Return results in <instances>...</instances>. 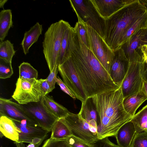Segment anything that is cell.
Masks as SVG:
<instances>
[{"label":"cell","mask_w":147,"mask_h":147,"mask_svg":"<svg viewBox=\"0 0 147 147\" xmlns=\"http://www.w3.org/2000/svg\"><path fill=\"white\" fill-rule=\"evenodd\" d=\"M74 30V28L70 26L65 32L58 58V66L62 64L71 56V41Z\"/></svg>","instance_id":"cell-23"},{"label":"cell","mask_w":147,"mask_h":147,"mask_svg":"<svg viewBox=\"0 0 147 147\" xmlns=\"http://www.w3.org/2000/svg\"><path fill=\"white\" fill-rule=\"evenodd\" d=\"M70 48L72 61L87 98L120 88L113 82L108 71L74 30Z\"/></svg>","instance_id":"cell-1"},{"label":"cell","mask_w":147,"mask_h":147,"mask_svg":"<svg viewBox=\"0 0 147 147\" xmlns=\"http://www.w3.org/2000/svg\"><path fill=\"white\" fill-rule=\"evenodd\" d=\"M131 147H147V131L136 133Z\"/></svg>","instance_id":"cell-30"},{"label":"cell","mask_w":147,"mask_h":147,"mask_svg":"<svg viewBox=\"0 0 147 147\" xmlns=\"http://www.w3.org/2000/svg\"><path fill=\"white\" fill-rule=\"evenodd\" d=\"M0 147H3V146H1Z\"/></svg>","instance_id":"cell-48"},{"label":"cell","mask_w":147,"mask_h":147,"mask_svg":"<svg viewBox=\"0 0 147 147\" xmlns=\"http://www.w3.org/2000/svg\"><path fill=\"white\" fill-rule=\"evenodd\" d=\"M131 121L135 125L137 132L140 131L142 125L147 122V105L132 117Z\"/></svg>","instance_id":"cell-28"},{"label":"cell","mask_w":147,"mask_h":147,"mask_svg":"<svg viewBox=\"0 0 147 147\" xmlns=\"http://www.w3.org/2000/svg\"><path fill=\"white\" fill-rule=\"evenodd\" d=\"M146 100L147 97L142 88L138 93L124 98L123 103L124 109L133 117L138 107Z\"/></svg>","instance_id":"cell-20"},{"label":"cell","mask_w":147,"mask_h":147,"mask_svg":"<svg viewBox=\"0 0 147 147\" xmlns=\"http://www.w3.org/2000/svg\"><path fill=\"white\" fill-rule=\"evenodd\" d=\"M92 147H120L111 142L108 137L98 139L93 144Z\"/></svg>","instance_id":"cell-34"},{"label":"cell","mask_w":147,"mask_h":147,"mask_svg":"<svg viewBox=\"0 0 147 147\" xmlns=\"http://www.w3.org/2000/svg\"><path fill=\"white\" fill-rule=\"evenodd\" d=\"M143 89L147 97V82L143 81Z\"/></svg>","instance_id":"cell-42"},{"label":"cell","mask_w":147,"mask_h":147,"mask_svg":"<svg viewBox=\"0 0 147 147\" xmlns=\"http://www.w3.org/2000/svg\"><path fill=\"white\" fill-rule=\"evenodd\" d=\"M147 45V28L138 31L120 47L130 63L142 62V47Z\"/></svg>","instance_id":"cell-11"},{"label":"cell","mask_w":147,"mask_h":147,"mask_svg":"<svg viewBox=\"0 0 147 147\" xmlns=\"http://www.w3.org/2000/svg\"><path fill=\"white\" fill-rule=\"evenodd\" d=\"M74 28L84 45L90 50L87 33L84 22L81 20H78Z\"/></svg>","instance_id":"cell-29"},{"label":"cell","mask_w":147,"mask_h":147,"mask_svg":"<svg viewBox=\"0 0 147 147\" xmlns=\"http://www.w3.org/2000/svg\"><path fill=\"white\" fill-rule=\"evenodd\" d=\"M137 133L136 127L131 121L123 125L119 129L115 137L120 147H131Z\"/></svg>","instance_id":"cell-17"},{"label":"cell","mask_w":147,"mask_h":147,"mask_svg":"<svg viewBox=\"0 0 147 147\" xmlns=\"http://www.w3.org/2000/svg\"><path fill=\"white\" fill-rule=\"evenodd\" d=\"M70 26L68 22L61 20L52 24L45 33L43 51L50 72L58 66V58L63 36Z\"/></svg>","instance_id":"cell-4"},{"label":"cell","mask_w":147,"mask_h":147,"mask_svg":"<svg viewBox=\"0 0 147 147\" xmlns=\"http://www.w3.org/2000/svg\"><path fill=\"white\" fill-rule=\"evenodd\" d=\"M16 52L13 44L10 40H7L0 42V59L6 62L11 63L12 58Z\"/></svg>","instance_id":"cell-26"},{"label":"cell","mask_w":147,"mask_h":147,"mask_svg":"<svg viewBox=\"0 0 147 147\" xmlns=\"http://www.w3.org/2000/svg\"><path fill=\"white\" fill-rule=\"evenodd\" d=\"M58 69L65 84L82 103L84 102L87 98L71 57L58 65Z\"/></svg>","instance_id":"cell-9"},{"label":"cell","mask_w":147,"mask_h":147,"mask_svg":"<svg viewBox=\"0 0 147 147\" xmlns=\"http://www.w3.org/2000/svg\"><path fill=\"white\" fill-rule=\"evenodd\" d=\"M140 2L146 7L147 9V0H140Z\"/></svg>","instance_id":"cell-45"},{"label":"cell","mask_w":147,"mask_h":147,"mask_svg":"<svg viewBox=\"0 0 147 147\" xmlns=\"http://www.w3.org/2000/svg\"><path fill=\"white\" fill-rule=\"evenodd\" d=\"M109 74L113 82L120 87L129 67L130 62L120 48L113 51Z\"/></svg>","instance_id":"cell-14"},{"label":"cell","mask_w":147,"mask_h":147,"mask_svg":"<svg viewBox=\"0 0 147 147\" xmlns=\"http://www.w3.org/2000/svg\"><path fill=\"white\" fill-rule=\"evenodd\" d=\"M142 54V59L145 58L147 59V45H145L142 46L141 49Z\"/></svg>","instance_id":"cell-40"},{"label":"cell","mask_w":147,"mask_h":147,"mask_svg":"<svg viewBox=\"0 0 147 147\" xmlns=\"http://www.w3.org/2000/svg\"><path fill=\"white\" fill-rule=\"evenodd\" d=\"M78 114L90 124L97 129L98 116L92 97L87 98L84 102H82L81 109Z\"/></svg>","instance_id":"cell-18"},{"label":"cell","mask_w":147,"mask_h":147,"mask_svg":"<svg viewBox=\"0 0 147 147\" xmlns=\"http://www.w3.org/2000/svg\"><path fill=\"white\" fill-rule=\"evenodd\" d=\"M13 26L11 11L4 9L0 12V40L3 41L7 36L8 31Z\"/></svg>","instance_id":"cell-24"},{"label":"cell","mask_w":147,"mask_h":147,"mask_svg":"<svg viewBox=\"0 0 147 147\" xmlns=\"http://www.w3.org/2000/svg\"><path fill=\"white\" fill-rule=\"evenodd\" d=\"M56 81V83L59 86L63 92L70 96L74 100H75L77 98L76 96L58 76H57Z\"/></svg>","instance_id":"cell-37"},{"label":"cell","mask_w":147,"mask_h":147,"mask_svg":"<svg viewBox=\"0 0 147 147\" xmlns=\"http://www.w3.org/2000/svg\"><path fill=\"white\" fill-rule=\"evenodd\" d=\"M28 115L39 126L49 132L58 119L48 112L40 101L22 105Z\"/></svg>","instance_id":"cell-12"},{"label":"cell","mask_w":147,"mask_h":147,"mask_svg":"<svg viewBox=\"0 0 147 147\" xmlns=\"http://www.w3.org/2000/svg\"><path fill=\"white\" fill-rule=\"evenodd\" d=\"M18 67L19 78L37 79L38 71L30 63L24 62L20 64Z\"/></svg>","instance_id":"cell-27"},{"label":"cell","mask_w":147,"mask_h":147,"mask_svg":"<svg viewBox=\"0 0 147 147\" xmlns=\"http://www.w3.org/2000/svg\"><path fill=\"white\" fill-rule=\"evenodd\" d=\"M58 71V66L55 67L53 71L50 73L46 78L51 91L55 88V84Z\"/></svg>","instance_id":"cell-35"},{"label":"cell","mask_w":147,"mask_h":147,"mask_svg":"<svg viewBox=\"0 0 147 147\" xmlns=\"http://www.w3.org/2000/svg\"><path fill=\"white\" fill-rule=\"evenodd\" d=\"M143 60L142 63L141 74L143 80L147 82V59L143 58Z\"/></svg>","instance_id":"cell-38"},{"label":"cell","mask_w":147,"mask_h":147,"mask_svg":"<svg viewBox=\"0 0 147 147\" xmlns=\"http://www.w3.org/2000/svg\"><path fill=\"white\" fill-rule=\"evenodd\" d=\"M42 30V25L37 22L28 31L25 32L21 45L25 55L29 53L31 47L37 41Z\"/></svg>","instance_id":"cell-22"},{"label":"cell","mask_w":147,"mask_h":147,"mask_svg":"<svg viewBox=\"0 0 147 147\" xmlns=\"http://www.w3.org/2000/svg\"><path fill=\"white\" fill-rule=\"evenodd\" d=\"M131 0H91L98 13L105 20Z\"/></svg>","instance_id":"cell-15"},{"label":"cell","mask_w":147,"mask_h":147,"mask_svg":"<svg viewBox=\"0 0 147 147\" xmlns=\"http://www.w3.org/2000/svg\"><path fill=\"white\" fill-rule=\"evenodd\" d=\"M15 143L16 144L17 147H25V146L23 142H18Z\"/></svg>","instance_id":"cell-44"},{"label":"cell","mask_w":147,"mask_h":147,"mask_svg":"<svg viewBox=\"0 0 147 147\" xmlns=\"http://www.w3.org/2000/svg\"><path fill=\"white\" fill-rule=\"evenodd\" d=\"M71 147H92V145L87 144L72 135L64 139Z\"/></svg>","instance_id":"cell-33"},{"label":"cell","mask_w":147,"mask_h":147,"mask_svg":"<svg viewBox=\"0 0 147 147\" xmlns=\"http://www.w3.org/2000/svg\"><path fill=\"white\" fill-rule=\"evenodd\" d=\"M35 145L32 143H30L27 146V147H35Z\"/></svg>","instance_id":"cell-46"},{"label":"cell","mask_w":147,"mask_h":147,"mask_svg":"<svg viewBox=\"0 0 147 147\" xmlns=\"http://www.w3.org/2000/svg\"><path fill=\"white\" fill-rule=\"evenodd\" d=\"M14 121L21 131L19 133L18 142L30 144L34 138H42L48 136L49 132L40 126H32L28 124H23L17 121Z\"/></svg>","instance_id":"cell-16"},{"label":"cell","mask_w":147,"mask_h":147,"mask_svg":"<svg viewBox=\"0 0 147 147\" xmlns=\"http://www.w3.org/2000/svg\"><path fill=\"white\" fill-rule=\"evenodd\" d=\"M13 73L11 63L6 62L0 59V78L6 79L9 78Z\"/></svg>","instance_id":"cell-31"},{"label":"cell","mask_w":147,"mask_h":147,"mask_svg":"<svg viewBox=\"0 0 147 147\" xmlns=\"http://www.w3.org/2000/svg\"><path fill=\"white\" fill-rule=\"evenodd\" d=\"M42 147H71L65 140H54L50 138L46 140Z\"/></svg>","instance_id":"cell-32"},{"label":"cell","mask_w":147,"mask_h":147,"mask_svg":"<svg viewBox=\"0 0 147 147\" xmlns=\"http://www.w3.org/2000/svg\"><path fill=\"white\" fill-rule=\"evenodd\" d=\"M47 137H45L42 138H34L32 140V143L35 145V147H38L43 141L47 138Z\"/></svg>","instance_id":"cell-39"},{"label":"cell","mask_w":147,"mask_h":147,"mask_svg":"<svg viewBox=\"0 0 147 147\" xmlns=\"http://www.w3.org/2000/svg\"><path fill=\"white\" fill-rule=\"evenodd\" d=\"M142 63L139 62L130 63L120 86L124 98L135 94L142 89L143 80L141 72Z\"/></svg>","instance_id":"cell-10"},{"label":"cell","mask_w":147,"mask_h":147,"mask_svg":"<svg viewBox=\"0 0 147 147\" xmlns=\"http://www.w3.org/2000/svg\"><path fill=\"white\" fill-rule=\"evenodd\" d=\"M92 97L98 116V139L115 137L119 128L132 117L124 109L121 87Z\"/></svg>","instance_id":"cell-2"},{"label":"cell","mask_w":147,"mask_h":147,"mask_svg":"<svg viewBox=\"0 0 147 147\" xmlns=\"http://www.w3.org/2000/svg\"><path fill=\"white\" fill-rule=\"evenodd\" d=\"M7 0H0V7L1 8H3V6L6 3Z\"/></svg>","instance_id":"cell-43"},{"label":"cell","mask_w":147,"mask_h":147,"mask_svg":"<svg viewBox=\"0 0 147 147\" xmlns=\"http://www.w3.org/2000/svg\"><path fill=\"white\" fill-rule=\"evenodd\" d=\"M61 119L72 135L86 143L92 145L98 139L97 128L90 124L78 114L69 111L66 117Z\"/></svg>","instance_id":"cell-6"},{"label":"cell","mask_w":147,"mask_h":147,"mask_svg":"<svg viewBox=\"0 0 147 147\" xmlns=\"http://www.w3.org/2000/svg\"><path fill=\"white\" fill-rule=\"evenodd\" d=\"M12 97L19 104L21 105L40 101L42 96L38 80L18 78Z\"/></svg>","instance_id":"cell-8"},{"label":"cell","mask_w":147,"mask_h":147,"mask_svg":"<svg viewBox=\"0 0 147 147\" xmlns=\"http://www.w3.org/2000/svg\"><path fill=\"white\" fill-rule=\"evenodd\" d=\"M0 131L4 136L13 141L14 143L18 142L21 131L11 119L5 116H0Z\"/></svg>","instance_id":"cell-21"},{"label":"cell","mask_w":147,"mask_h":147,"mask_svg":"<svg viewBox=\"0 0 147 147\" xmlns=\"http://www.w3.org/2000/svg\"><path fill=\"white\" fill-rule=\"evenodd\" d=\"M0 116H6L19 122L26 120L30 125L38 126L28 115L22 105L15 102L11 99L0 97Z\"/></svg>","instance_id":"cell-13"},{"label":"cell","mask_w":147,"mask_h":147,"mask_svg":"<svg viewBox=\"0 0 147 147\" xmlns=\"http://www.w3.org/2000/svg\"><path fill=\"white\" fill-rule=\"evenodd\" d=\"M4 136L3 134L0 131V137L1 138L2 137Z\"/></svg>","instance_id":"cell-47"},{"label":"cell","mask_w":147,"mask_h":147,"mask_svg":"<svg viewBox=\"0 0 147 147\" xmlns=\"http://www.w3.org/2000/svg\"><path fill=\"white\" fill-rule=\"evenodd\" d=\"M84 23L87 31L90 50L109 73L111 63L114 55L113 51L93 28Z\"/></svg>","instance_id":"cell-7"},{"label":"cell","mask_w":147,"mask_h":147,"mask_svg":"<svg viewBox=\"0 0 147 147\" xmlns=\"http://www.w3.org/2000/svg\"><path fill=\"white\" fill-rule=\"evenodd\" d=\"M38 81L42 97L46 96L51 92L46 79H40L38 80Z\"/></svg>","instance_id":"cell-36"},{"label":"cell","mask_w":147,"mask_h":147,"mask_svg":"<svg viewBox=\"0 0 147 147\" xmlns=\"http://www.w3.org/2000/svg\"><path fill=\"white\" fill-rule=\"evenodd\" d=\"M145 130L147 131V122L144 123L142 125L139 132Z\"/></svg>","instance_id":"cell-41"},{"label":"cell","mask_w":147,"mask_h":147,"mask_svg":"<svg viewBox=\"0 0 147 147\" xmlns=\"http://www.w3.org/2000/svg\"><path fill=\"white\" fill-rule=\"evenodd\" d=\"M78 20L89 25L104 40L105 20L98 13L91 0H69Z\"/></svg>","instance_id":"cell-5"},{"label":"cell","mask_w":147,"mask_h":147,"mask_svg":"<svg viewBox=\"0 0 147 147\" xmlns=\"http://www.w3.org/2000/svg\"><path fill=\"white\" fill-rule=\"evenodd\" d=\"M51 131L50 138L54 140H64L72 135L70 129L61 118L56 121Z\"/></svg>","instance_id":"cell-25"},{"label":"cell","mask_w":147,"mask_h":147,"mask_svg":"<svg viewBox=\"0 0 147 147\" xmlns=\"http://www.w3.org/2000/svg\"><path fill=\"white\" fill-rule=\"evenodd\" d=\"M40 102L46 110L57 119L65 117L69 112L67 109L55 101L49 95L42 97Z\"/></svg>","instance_id":"cell-19"},{"label":"cell","mask_w":147,"mask_h":147,"mask_svg":"<svg viewBox=\"0 0 147 147\" xmlns=\"http://www.w3.org/2000/svg\"><path fill=\"white\" fill-rule=\"evenodd\" d=\"M147 11L139 0H131L105 20L104 40L112 51L120 48L128 30Z\"/></svg>","instance_id":"cell-3"}]
</instances>
